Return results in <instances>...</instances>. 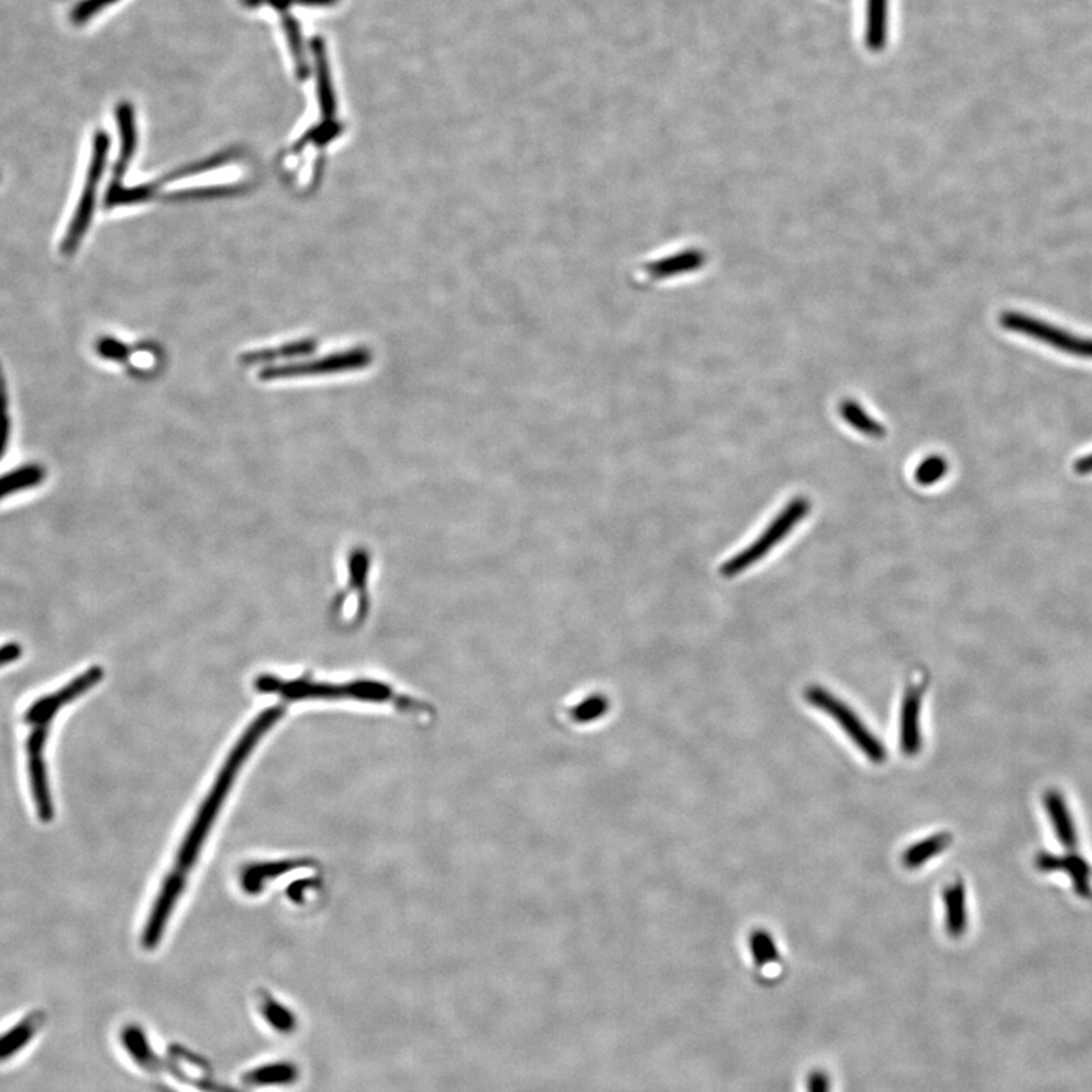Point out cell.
<instances>
[{"instance_id": "obj_28", "label": "cell", "mask_w": 1092, "mask_h": 1092, "mask_svg": "<svg viewBox=\"0 0 1092 1092\" xmlns=\"http://www.w3.org/2000/svg\"><path fill=\"white\" fill-rule=\"evenodd\" d=\"M99 354L108 360H125L128 357V347L114 338H104L98 344Z\"/></svg>"}, {"instance_id": "obj_21", "label": "cell", "mask_w": 1092, "mask_h": 1092, "mask_svg": "<svg viewBox=\"0 0 1092 1092\" xmlns=\"http://www.w3.org/2000/svg\"><path fill=\"white\" fill-rule=\"evenodd\" d=\"M282 22H284L285 35H287L288 45H290V51L291 54H293L294 63H296L297 76H299L300 80H305L306 76H308V66H306V58L305 54H303V43L302 37H300L299 25H297L296 20H294L293 17L288 16V14H285Z\"/></svg>"}, {"instance_id": "obj_17", "label": "cell", "mask_w": 1092, "mask_h": 1092, "mask_svg": "<svg viewBox=\"0 0 1092 1092\" xmlns=\"http://www.w3.org/2000/svg\"><path fill=\"white\" fill-rule=\"evenodd\" d=\"M839 410L842 419L845 420L849 426H852L854 430L865 434V436L872 437V439H874V437L875 439H880V437H883L884 433H886L883 426H881V423L872 419V417L866 413L865 408H863L862 405L857 404L854 399H845V401L840 404Z\"/></svg>"}, {"instance_id": "obj_26", "label": "cell", "mask_w": 1092, "mask_h": 1092, "mask_svg": "<svg viewBox=\"0 0 1092 1092\" xmlns=\"http://www.w3.org/2000/svg\"><path fill=\"white\" fill-rule=\"evenodd\" d=\"M337 0H244L247 7H259L262 4L275 7L276 10L285 11L291 5H308V7H326L335 4Z\"/></svg>"}, {"instance_id": "obj_14", "label": "cell", "mask_w": 1092, "mask_h": 1092, "mask_svg": "<svg viewBox=\"0 0 1092 1092\" xmlns=\"http://www.w3.org/2000/svg\"><path fill=\"white\" fill-rule=\"evenodd\" d=\"M311 49H313L314 58H316L317 84H319L317 92H319L320 107H322L323 116L332 117L335 111V99L334 92H332L331 76H329L328 61H326L325 46H323L320 38H316L311 43Z\"/></svg>"}, {"instance_id": "obj_25", "label": "cell", "mask_w": 1092, "mask_h": 1092, "mask_svg": "<svg viewBox=\"0 0 1092 1092\" xmlns=\"http://www.w3.org/2000/svg\"><path fill=\"white\" fill-rule=\"evenodd\" d=\"M313 341H299V343L287 344V346L281 347V349L269 350V352H259V354H251L245 357L247 363H253V361L268 360V358L276 357H291V355L303 354V352H309L313 349Z\"/></svg>"}, {"instance_id": "obj_9", "label": "cell", "mask_w": 1092, "mask_h": 1092, "mask_svg": "<svg viewBox=\"0 0 1092 1092\" xmlns=\"http://www.w3.org/2000/svg\"><path fill=\"white\" fill-rule=\"evenodd\" d=\"M99 183L101 181L87 178V186L84 189L83 197H81L72 224H70L66 238H64L63 245H61V251L66 256H70L78 250L87 230H89L90 224H92L96 207V190H98Z\"/></svg>"}, {"instance_id": "obj_3", "label": "cell", "mask_w": 1092, "mask_h": 1092, "mask_svg": "<svg viewBox=\"0 0 1092 1092\" xmlns=\"http://www.w3.org/2000/svg\"><path fill=\"white\" fill-rule=\"evenodd\" d=\"M811 504H809L806 498H797L793 502L785 507L784 512L780 513L770 525L767 530L752 543L747 546L743 553L736 554L732 559L727 560L723 566H721V574L724 577H735V575L741 574L746 571L750 566L756 565L762 557L767 556L777 543L782 542L791 531L796 528L802 519L808 516Z\"/></svg>"}, {"instance_id": "obj_32", "label": "cell", "mask_w": 1092, "mask_h": 1092, "mask_svg": "<svg viewBox=\"0 0 1092 1092\" xmlns=\"http://www.w3.org/2000/svg\"><path fill=\"white\" fill-rule=\"evenodd\" d=\"M1073 469L1077 475H1091L1092 454L1085 455V457L1082 458H1077L1076 463H1074Z\"/></svg>"}, {"instance_id": "obj_8", "label": "cell", "mask_w": 1092, "mask_h": 1092, "mask_svg": "<svg viewBox=\"0 0 1092 1092\" xmlns=\"http://www.w3.org/2000/svg\"><path fill=\"white\" fill-rule=\"evenodd\" d=\"M925 685L909 686L904 695L901 708V750L907 758L918 755L922 747L919 715H921L922 697Z\"/></svg>"}, {"instance_id": "obj_18", "label": "cell", "mask_w": 1092, "mask_h": 1092, "mask_svg": "<svg viewBox=\"0 0 1092 1092\" xmlns=\"http://www.w3.org/2000/svg\"><path fill=\"white\" fill-rule=\"evenodd\" d=\"M299 866H302V863L278 862L253 865L245 871L244 878H242V884H244V887L248 892H260L266 881L284 874L288 869L299 868Z\"/></svg>"}, {"instance_id": "obj_13", "label": "cell", "mask_w": 1092, "mask_h": 1092, "mask_svg": "<svg viewBox=\"0 0 1092 1092\" xmlns=\"http://www.w3.org/2000/svg\"><path fill=\"white\" fill-rule=\"evenodd\" d=\"M966 895L962 881H954L944 890L945 928L951 938L962 936L966 928Z\"/></svg>"}, {"instance_id": "obj_29", "label": "cell", "mask_w": 1092, "mask_h": 1092, "mask_svg": "<svg viewBox=\"0 0 1092 1092\" xmlns=\"http://www.w3.org/2000/svg\"><path fill=\"white\" fill-rule=\"evenodd\" d=\"M809 1092H830V1082H828L827 1074L822 1071H814L809 1076L808 1082Z\"/></svg>"}, {"instance_id": "obj_27", "label": "cell", "mask_w": 1092, "mask_h": 1092, "mask_svg": "<svg viewBox=\"0 0 1092 1092\" xmlns=\"http://www.w3.org/2000/svg\"><path fill=\"white\" fill-rule=\"evenodd\" d=\"M116 0H83L72 10V20L75 23H84L98 14L102 8L113 4Z\"/></svg>"}, {"instance_id": "obj_7", "label": "cell", "mask_w": 1092, "mask_h": 1092, "mask_svg": "<svg viewBox=\"0 0 1092 1092\" xmlns=\"http://www.w3.org/2000/svg\"><path fill=\"white\" fill-rule=\"evenodd\" d=\"M370 355L366 350H350L344 354L331 355L313 363L291 364V366L271 367L263 370L262 379L296 378V376L319 375V373L343 372L360 369L369 363Z\"/></svg>"}, {"instance_id": "obj_2", "label": "cell", "mask_w": 1092, "mask_h": 1092, "mask_svg": "<svg viewBox=\"0 0 1092 1092\" xmlns=\"http://www.w3.org/2000/svg\"><path fill=\"white\" fill-rule=\"evenodd\" d=\"M256 689L260 694H275L288 701L299 700H349L369 701L376 705H392L404 714L413 715L420 720H431L436 715L433 706L426 701L416 700L408 695L398 694L387 683L376 680L332 685V683L309 682V680H284L263 676L257 679Z\"/></svg>"}, {"instance_id": "obj_16", "label": "cell", "mask_w": 1092, "mask_h": 1092, "mask_svg": "<svg viewBox=\"0 0 1092 1092\" xmlns=\"http://www.w3.org/2000/svg\"><path fill=\"white\" fill-rule=\"evenodd\" d=\"M951 842L950 833H938L919 840L915 845L909 846L903 854V863L906 868L916 869L927 863L934 855L941 854Z\"/></svg>"}, {"instance_id": "obj_5", "label": "cell", "mask_w": 1092, "mask_h": 1092, "mask_svg": "<svg viewBox=\"0 0 1092 1092\" xmlns=\"http://www.w3.org/2000/svg\"><path fill=\"white\" fill-rule=\"evenodd\" d=\"M1001 325L1009 331L1021 332L1029 337L1038 338L1050 346L1065 350L1068 354L1080 355V357L1092 358V340L1071 335L1061 328L1048 325L1041 320L1027 317L1026 314L1004 313L1000 319Z\"/></svg>"}, {"instance_id": "obj_24", "label": "cell", "mask_w": 1092, "mask_h": 1092, "mask_svg": "<svg viewBox=\"0 0 1092 1092\" xmlns=\"http://www.w3.org/2000/svg\"><path fill=\"white\" fill-rule=\"evenodd\" d=\"M263 1015H265L266 1021L271 1023L272 1027H275L276 1030L282 1033H288L294 1029L293 1013L290 1010L285 1009L282 1004L275 1003V1001H266L262 1007Z\"/></svg>"}, {"instance_id": "obj_15", "label": "cell", "mask_w": 1092, "mask_h": 1092, "mask_svg": "<svg viewBox=\"0 0 1092 1092\" xmlns=\"http://www.w3.org/2000/svg\"><path fill=\"white\" fill-rule=\"evenodd\" d=\"M299 1076L296 1065L288 1062H276V1064L265 1065L250 1071L244 1077V1082L251 1086L266 1085H290Z\"/></svg>"}, {"instance_id": "obj_12", "label": "cell", "mask_w": 1092, "mask_h": 1092, "mask_svg": "<svg viewBox=\"0 0 1092 1092\" xmlns=\"http://www.w3.org/2000/svg\"><path fill=\"white\" fill-rule=\"evenodd\" d=\"M117 125L121 130V155H119V162L116 165V171H114L113 183H119L125 172H127L128 165L133 160L134 152H136L137 134H136V117H134V110L130 104H121L117 107L116 111Z\"/></svg>"}, {"instance_id": "obj_30", "label": "cell", "mask_w": 1092, "mask_h": 1092, "mask_svg": "<svg viewBox=\"0 0 1092 1092\" xmlns=\"http://www.w3.org/2000/svg\"><path fill=\"white\" fill-rule=\"evenodd\" d=\"M20 656H22V647L19 644H7L0 647V667L16 662Z\"/></svg>"}, {"instance_id": "obj_10", "label": "cell", "mask_w": 1092, "mask_h": 1092, "mask_svg": "<svg viewBox=\"0 0 1092 1092\" xmlns=\"http://www.w3.org/2000/svg\"><path fill=\"white\" fill-rule=\"evenodd\" d=\"M46 1015L42 1010H34L23 1017L16 1026L8 1029L4 1035H0V1062L8 1061L28 1047L29 1042L38 1035L40 1029L45 1026Z\"/></svg>"}, {"instance_id": "obj_31", "label": "cell", "mask_w": 1092, "mask_h": 1092, "mask_svg": "<svg viewBox=\"0 0 1092 1092\" xmlns=\"http://www.w3.org/2000/svg\"><path fill=\"white\" fill-rule=\"evenodd\" d=\"M11 422L8 413L0 414V457H4L10 440Z\"/></svg>"}, {"instance_id": "obj_11", "label": "cell", "mask_w": 1092, "mask_h": 1092, "mask_svg": "<svg viewBox=\"0 0 1092 1092\" xmlns=\"http://www.w3.org/2000/svg\"><path fill=\"white\" fill-rule=\"evenodd\" d=\"M612 709L610 698L603 692L584 695L563 709V718L574 727L592 726L603 721Z\"/></svg>"}, {"instance_id": "obj_4", "label": "cell", "mask_w": 1092, "mask_h": 1092, "mask_svg": "<svg viewBox=\"0 0 1092 1092\" xmlns=\"http://www.w3.org/2000/svg\"><path fill=\"white\" fill-rule=\"evenodd\" d=\"M806 698L812 706L824 712V714L830 715L842 727L843 732L851 738L855 747L869 761L874 762V764H881V762L886 761L887 753L884 747L881 746L880 741L869 732L868 727L842 700L831 695L827 689L818 688V686L809 688L806 692Z\"/></svg>"}, {"instance_id": "obj_1", "label": "cell", "mask_w": 1092, "mask_h": 1092, "mask_svg": "<svg viewBox=\"0 0 1092 1092\" xmlns=\"http://www.w3.org/2000/svg\"><path fill=\"white\" fill-rule=\"evenodd\" d=\"M282 717H284V709L278 708V706L260 714L259 718L248 727L247 732L239 739V743L236 744L231 755L228 756L215 785H213L209 796L204 800L203 806L198 811L195 821L190 825L189 831H187L186 837H184L183 843L178 849L174 866H172L166 880L163 881L162 890L157 895V900H155L151 913H149L148 924H146L142 936V944L146 950H154L162 941L163 934H165L166 927H168L169 918L174 913L175 906L180 901L181 893L184 892V887H186L187 878H189L193 866L197 865L204 843H206L207 837H209L210 831H212L213 825L218 819L219 812H221L222 806L225 805V800H227L228 794L231 793V788H233L234 782H236L239 773L244 768L245 762L250 759L251 753L259 746L265 735H268L272 727L275 726Z\"/></svg>"}, {"instance_id": "obj_20", "label": "cell", "mask_w": 1092, "mask_h": 1092, "mask_svg": "<svg viewBox=\"0 0 1092 1092\" xmlns=\"http://www.w3.org/2000/svg\"><path fill=\"white\" fill-rule=\"evenodd\" d=\"M122 1042H124V1047L127 1048L134 1061L139 1062L140 1065H146V1067L152 1064V1051L149 1047L148 1038L139 1026L125 1027L124 1033H122Z\"/></svg>"}, {"instance_id": "obj_22", "label": "cell", "mask_w": 1092, "mask_h": 1092, "mask_svg": "<svg viewBox=\"0 0 1092 1092\" xmlns=\"http://www.w3.org/2000/svg\"><path fill=\"white\" fill-rule=\"evenodd\" d=\"M947 471V461L942 457H938V455H931V457L924 458L916 466L915 480L919 486H931V484L938 483L941 478H944Z\"/></svg>"}, {"instance_id": "obj_23", "label": "cell", "mask_w": 1092, "mask_h": 1092, "mask_svg": "<svg viewBox=\"0 0 1092 1092\" xmlns=\"http://www.w3.org/2000/svg\"><path fill=\"white\" fill-rule=\"evenodd\" d=\"M750 948H752L755 962L758 966L770 965L779 960V951L770 934L764 930H756L750 936Z\"/></svg>"}, {"instance_id": "obj_19", "label": "cell", "mask_w": 1092, "mask_h": 1092, "mask_svg": "<svg viewBox=\"0 0 1092 1092\" xmlns=\"http://www.w3.org/2000/svg\"><path fill=\"white\" fill-rule=\"evenodd\" d=\"M45 480V471L43 467L31 466L20 467L17 471L10 472V474L0 477V498L10 495V493L19 492L22 489H29V487L37 486Z\"/></svg>"}, {"instance_id": "obj_6", "label": "cell", "mask_w": 1092, "mask_h": 1092, "mask_svg": "<svg viewBox=\"0 0 1092 1092\" xmlns=\"http://www.w3.org/2000/svg\"><path fill=\"white\" fill-rule=\"evenodd\" d=\"M104 677V671L101 667H92L86 673L76 677L72 682L67 683L63 689L55 692L52 695H46V697L40 698L35 701L34 705L26 711L23 715V721L26 724H51L54 720L55 714L60 711L64 706L69 705L70 701L80 698L81 695L86 694L90 689L95 688Z\"/></svg>"}]
</instances>
